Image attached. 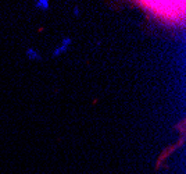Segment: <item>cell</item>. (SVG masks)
Instances as JSON below:
<instances>
[{"mask_svg": "<svg viewBox=\"0 0 186 174\" xmlns=\"http://www.w3.org/2000/svg\"><path fill=\"white\" fill-rule=\"evenodd\" d=\"M71 43H72V39L68 38V36H65V38L61 39V42H60V45L57 46L56 49H54V52H53V57H58L61 56L63 53H65L68 49H70Z\"/></svg>", "mask_w": 186, "mask_h": 174, "instance_id": "cell-1", "label": "cell"}, {"mask_svg": "<svg viewBox=\"0 0 186 174\" xmlns=\"http://www.w3.org/2000/svg\"><path fill=\"white\" fill-rule=\"evenodd\" d=\"M49 0H38L36 3H35V7L38 8V10H42V11H45V10H49Z\"/></svg>", "mask_w": 186, "mask_h": 174, "instance_id": "cell-3", "label": "cell"}, {"mask_svg": "<svg viewBox=\"0 0 186 174\" xmlns=\"http://www.w3.org/2000/svg\"><path fill=\"white\" fill-rule=\"evenodd\" d=\"M25 56H26V59L31 61H39L42 59L40 53H39L36 49H34V47H28L25 52Z\"/></svg>", "mask_w": 186, "mask_h": 174, "instance_id": "cell-2", "label": "cell"}, {"mask_svg": "<svg viewBox=\"0 0 186 174\" xmlns=\"http://www.w3.org/2000/svg\"><path fill=\"white\" fill-rule=\"evenodd\" d=\"M74 15L75 17H78L79 15V8L78 7H74Z\"/></svg>", "mask_w": 186, "mask_h": 174, "instance_id": "cell-4", "label": "cell"}]
</instances>
